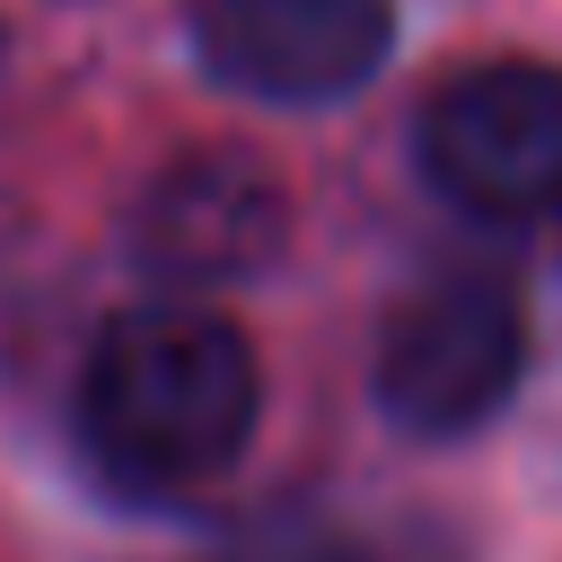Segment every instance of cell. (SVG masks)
<instances>
[{"mask_svg":"<svg viewBox=\"0 0 562 562\" xmlns=\"http://www.w3.org/2000/svg\"><path fill=\"white\" fill-rule=\"evenodd\" d=\"M263 413L255 342L202 299L105 316L79 360V448L123 492H193L228 474Z\"/></svg>","mask_w":562,"mask_h":562,"instance_id":"obj_1","label":"cell"},{"mask_svg":"<svg viewBox=\"0 0 562 562\" xmlns=\"http://www.w3.org/2000/svg\"><path fill=\"white\" fill-rule=\"evenodd\" d=\"M518 378H527V299L483 263H457L404 290L369 351L378 422L422 448L474 439L518 395Z\"/></svg>","mask_w":562,"mask_h":562,"instance_id":"obj_2","label":"cell"},{"mask_svg":"<svg viewBox=\"0 0 562 562\" xmlns=\"http://www.w3.org/2000/svg\"><path fill=\"white\" fill-rule=\"evenodd\" d=\"M422 184L483 220V228H544L562 220V70L553 61H465L413 114Z\"/></svg>","mask_w":562,"mask_h":562,"instance_id":"obj_3","label":"cell"},{"mask_svg":"<svg viewBox=\"0 0 562 562\" xmlns=\"http://www.w3.org/2000/svg\"><path fill=\"white\" fill-rule=\"evenodd\" d=\"M290 246V193L255 149H176L123 211V263L158 299H211L263 281Z\"/></svg>","mask_w":562,"mask_h":562,"instance_id":"obj_4","label":"cell"},{"mask_svg":"<svg viewBox=\"0 0 562 562\" xmlns=\"http://www.w3.org/2000/svg\"><path fill=\"white\" fill-rule=\"evenodd\" d=\"M193 61L246 105H342L395 53V0H184Z\"/></svg>","mask_w":562,"mask_h":562,"instance_id":"obj_5","label":"cell"},{"mask_svg":"<svg viewBox=\"0 0 562 562\" xmlns=\"http://www.w3.org/2000/svg\"><path fill=\"white\" fill-rule=\"evenodd\" d=\"M202 562H404L395 536H369V527H334V518H263L228 544H211Z\"/></svg>","mask_w":562,"mask_h":562,"instance_id":"obj_6","label":"cell"}]
</instances>
